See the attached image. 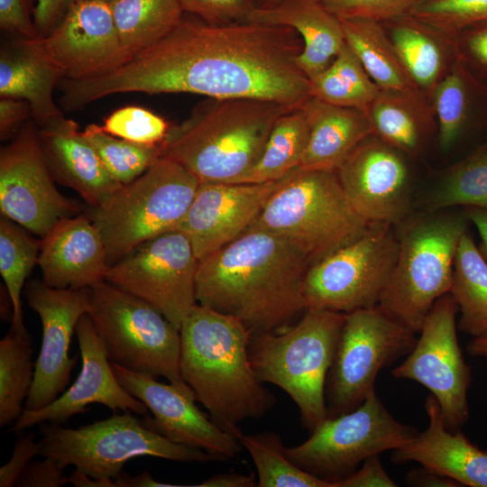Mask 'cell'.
Listing matches in <instances>:
<instances>
[{"label": "cell", "mask_w": 487, "mask_h": 487, "mask_svg": "<svg viewBox=\"0 0 487 487\" xmlns=\"http://www.w3.org/2000/svg\"><path fill=\"white\" fill-rule=\"evenodd\" d=\"M32 117L28 102L14 97H0L1 140L14 138Z\"/></svg>", "instance_id": "cell-51"}, {"label": "cell", "mask_w": 487, "mask_h": 487, "mask_svg": "<svg viewBox=\"0 0 487 487\" xmlns=\"http://www.w3.org/2000/svg\"><path fill=\"white\" fill-rule=\"evenodd\" d=\"M431 97L441 150L448 152L465 137L487 129V85L472 73L458 51Z\"/></svg>", "instance_id": "cell-28"}, {"label": "cell", "mask_w": 487, "mask_h": 487, "mask_svg": "<svg viewBox=\"0 0 487 487\" xmlns=\"http://www.w3.org/2000/svg\"><path fill=\"white\" fill-rule=\"evenodd\" d=\"M24 294L42 326L41 347L24 402V409L36 410L54 401L69 382L77 363V356H69L70 341L78 320L89 310V289H58L31 280Z\"/></svg>", "instance_id": "cell-18"}, {"label": "cell", "mask_w": 487, "mask_h": 487, "mask_svg": "<svg viewBox=\"0 0 487 487\" xmlns=\"http://www.w3.org/2000/svg\"><path fill=\"white\" fill-rule=\"evenodd\" d=\"M83 134L108 173L121 185L137 179L162 157L161 144L135 143L111 135L95 124H88Z\"/></svg>", "instance_id": "cell-41"}, {"label": "cell", "mask_w": 487, "mask_h": 487, "mask_svg": "<svg viewBox=\"0 0 487 487\" xmlns=\"http://www.w3.org/2000/svg\"><path fill=\"white\" fill-rule=\"evenodd\" d=\"M417 339L377 306L347 313L326 383L327 418L359 407L375 391L380 371L408 355Z\"/></svg>", "instance_id": "cell-13"}, {"label": "cell", "mask_w": 487, "mask_h": 487, "mask_svg": "<svg viewBox=\"0 0 487 487\" xmlns=\"http://www.w3.org/2000/svg\"><path fill=\"white\" fill-rule=\"evenodd\" d=\"M54 182L40 145L38 127L28 121L0 151L2 216L44 237L60 219L80 210Z\"/></svg>", "instance_id": "cell-16"}, {"label": "cell", "mask_w": 487, "mask_h": 487, "mask_svg": "<svg viewBox=\"0 0 487 487\" xmlns=\"http://www.w3.org/2000/svg\"><path fill=\"white\" fill-rule=\"evenodd\" d=\"M454 41L467 68L487 85V22L464 29Z\"/></svg>", "instance_id": "cell-46"}, {"label": "cell", "mask_w": 487, "mask_h": 487, "mask_svg": "<svg viewBox=\"0 0 487 487\" xmlns=\"http://www.w3.org/2000/svg\"><path fill=\"white\" fill-rule=\"evenodd\" d=\"M69 483L76 487H115L114 479L93 478L77 469L69 476Z\"/></svg>", "instance_id": "cell-57"}, {"label": "cell", "mask_w": 487, "mask_h": 487, "mask_svg": "<svg viewBox=\"0 0 487 487\" xmlns=\"http://www.w3.org/2000/svg\"><path fill=\"white\" fill-rule=\"evenodd\" d=\"M236 438L253 459L258 487H334L291 462L279 433L244 434L241 431Z\"/></svg>", "instance_id": "cell-39"}, {"label": "cell", "mask_w": 487, "mask_h": 487, "mask_svg": "<svg viewBox=\"0 0 487 487\" xmlns=\"http://www.w3.org/2000/svg\"><path fill=\"white\" fill-rule=\"evenodd\" d=\"M449 293L457 305V328L473 337L487 334V261L470 231L458 244Z\"/></svg>", "instance_id": "cell-33"}, {"label": "cell", "mask_w": 487, "mask_h": 487, "mask_svg": "<svg viewBox=\"0 0 487 487\" xmlns=\"http://www.w3.org/2000/svg\"><path fill=\"white\" fill-rule=\"evenodd\" d=\"M279 180L265 183L200 182L175 230L189 240L198 260L248 230L275 191Z\"/></svg>", "instance_id": "cell-22"}, {"label": "cell", "mask_w": 487, "mask_h": 487, "mask_svg": "<svg viewBox=\"0 0 487 487\" xmlns=\"http://www.w3.org/2000/svg\"><path fill=\"white\" fill-rule=\"evenodd\" d=\"M199 487H253L257 486L254 475L237 473L215 474L195 485Z\"/></svg>", "instance_id": "cell-54"}, {"label": "cell", "mask_w": 487, "mask_h": 487, "mask_svg": "<svg viewBox=\"0 0 487 487\" xmlns=\"http://www.w3.org/2000/svg\"><path fill=\"white\" fill-rule=\"evenodd\" d=\"M469 218L479 233L481 243L478 246L481 253L487 261V209L468 207H464Z\"/></svg>", "instance_id": "cell-56"}, {"label": "cell", "mask_w": 487, "mask_h": 487, "mask_svg": "<svg viewBox=\"0 0 487 487\" xmlns=\"http://www.w3.org/2000/svg\"><path fill=\"white\" fill-rule=\"evenodd\" d=\"M418 434L395 419L373 391L355 409L326 418L308 439L285 451L299 468L338 487L365 459L400 448Z\"/></svg>", "instance_id": "cell-11"}, {"label": "cell", "mask_w": 487, "mask_h": 487, "mask_svg": "<svg viewBox=\"0 0 487 487\" xmlns=\"http://www.w3.org/2000/svg\"><path fill=\"white\" fill-rule=\"evenodd\" d=\"M89 289L87 315L111 363L188 385L180 373V332L147 301L104 280Z\"/></svg>", "instance_id": "cell-10"}, {"label": "cell", "mask_w": 487, "mask_h": 487, "mask_svg": "<svg viewBox=\"0 0 487 487\" xmlns=\"http://www.w3.org/2000/svg\"><path fill=\"white\" fill-rule=\"evenodd\" d=\"M411 15L454 40L464 29L487 22V0H424Z\"/></svg>", "instance_id": "cell-42"}, {"label": "cell", "mask_w": 487, "mask_h": 487, "mask_svg": "<svg viewBox=\"0 0 487 487\" xmlns=\"http://www.w3.org/2000/svg\"><path fill=\"white\" fill-rule=\"evenodd\" d=\"M110 5L129 60L167 36L184 18L179 0H115Z\"/></svg>", "instance_id": "cell-34"}, {"label": "cell", "mask_w": 487, "mask_h": 487, "mask_svg": "<svg viewBox=\"0 0 487 487\" xmlns=\"http://www.w3.org/2000/svg\"><path fill=\"white\" fill-rule=\"evenodd\" d=\"M111 364L120 384L152 412V417L142 419L147 428L173 443L202 449L221 462L239 455L242 446L238 439L198 408L188 385L161 383L151 375Z\"/></svg>", "instance_id": "cell-19"}, {"label": "cell", "mask_w": 487, "mask_h": 487, "mask_svg": "<svg viewBox=\"0 0 487 487\" xmlns=\"http://www.w3.org/2000/svg\"><path fill=\"white\" fill-rule=\"evenodd\" d=\"M390 39L414 84L431 96L456 57L455 41L437 32L412 15L391 22Z\"/></svg>", "instance_id": "cell-30"}, {"label": "cell", "mask_w": 487, "mask_h": 487, "mask_svg": "<svg viewBox=\"0 0 487 487\" xmlns=\"http://www.w3.org/2000/svg\"><path fill=\"white\" fill-rule=\"evenodd\" d=\"M309 80L311 96L365 113L381 92L345 42L329 66Z\"/></svg>", "instance_id": "cell-37"}, {"label": "cell", "mask_w": 487, "mask_h": 487, "mask_svg": "<svg viewBox=\"0 0 487 487\" xmlns=\"http://www.w3.org/2000/svg\"><path fill=\"white\" fill-rule=\"evenodd\" d=\"M39 455L56 460L93 478L115 479L132 458L152 456L175 462L208 463L221 460L202 449L177 444L147 428L132 412L76 429L40 424Z\"/></svg>", "instance_id": "cell-9"}, {"label": "cell", "mask_w": 487, "mask_h": 487, "mask_svg": "<svg viewBox=\"0 0 487 487\" xmlns=\"http://www.w3.org/2000/svg\"><path fill=\"white\" fill-rule=\"evenodd\" d=\"M199 184L182 165L162 156L93 207L90 216L102 235L108 265L145 242L175 230Z\"/></svg>", "instance_id": "cell-8"}, {"label": "cell", "mask_w": 487, "mask_h": 487, "mask_svg": "<svg viewBox=\"0 0 487 487\" xmlns=\"http://www.w3.org/2000/svg\"><path fill=\"white\" fill-rule=\"evenodd\" d=\"M409 486L419 487H457L461 486L455 480L440 474L423 465L411 469L406 475Z\"/></svg>", "instance_id": "cell-53"}, {"label": "cell", "mask_w": 487, "mask_h": 487, "mask_svg": "<svg viewBox=\"0 0 487 487\" xmlns=\"http://www.w3.org/2000/svg\"><path fill=\"white\" fill-rule=\"evenodd\" d=\"M115 487H158V486H179L174 484L164 483L156 481L152 474L145 471L135 476H132L127 473H121L114 479Z\"/></svg>", "instance_id": "cell-55"}, {"label": "cell", "mask_w": 487, "mask_h": 487, "mask_svg": "<svg viewBox=\"0 0 487 487\" xmlns=\"http://www.w3.org/2000/svg\"><path fill=\"white\" fill-rule=\"evenodd\" d=\"M338 20L370 19L387 23L412 14L424 0H318Z\"/></svg>", "instance_id": "cell-44"}, {"label": "cell", "mask_w": 487, "mask_h": 487, "mask_svg": "<svg viewBox=\"0 0 487 487\" xmlns=\"http://www.w3.org/2000/svg\"><path fill=\"white\" fill-rule=\"evenodd\" d=\"M37 263L42 280L58 289H90L109 268L102 235L85 214L60 219L41 238Z\"/></svg>", "instance_id": "cell-23"}, {"label": "cell", "mask_w": 487, "mask_h": 487, "mask_svg": "<svg viewBox=\"0 0 487 487\" xmlns=\"http://www.w3.org/2000/svg\"><path fill=\"white\" fill-rule=\"evenodd\" d=\"M249 21L293 28L303 41L298 65L309 79L329 66L345 42L340 21L318 0H279L255 8Z\"/></svg>", "instance_id": "cell-27"}, {"label": "cell", "mask_w": 487, "mask_h": 487, "mask_svg": "<svg viewBox=\"0 0 487 487\" xmlns=\"http://www.w3.org/2000/svg\"><path fill=\"white\" fill-rule=\"evenodd\" d=\"M32 347L27 329L11 326L0 341V426L5 427L22 415L34 376Z\"/></svg>", "instance_id": "cell-38"}, {"label": "cell", "mask_w": 487, "mask_h": 487, "mask_svg": "<svg viewBox=\"0 0 487 487\" xmlns=\"http://www.w3.org/2000/svg\"><path fill=\"white\" fill-rule=\"evenodd\" d=\"M424 210L474 207L487 209V137L434 182Z\"/></svg>", "instance_id": "cell-36"}, {"label": "cell", "mask_w": 487, "mask_h": 487, "mask_svg": "<svg viewBox=\"0 0 487 487\" xmlns=\"http://www.w3.org/2000/svg\"><path fill=\"white\" fill-rule=\"evenodd\" d=\"M183 12L212 25L249 21L255 6L252 0H179Z\"/></svg>", "instance_id": "cell-45"}, {"label": "cell", "mask_w": 487, "mask_h": 487, "mask_svg": "<svg viewBox=\"0 0 487 487\" xmlns=\"http://www.w3.org/2000/svg\"><path fill=\"white\" fill-rule=\"evenodd\" d=\"M101 126L111 135L145 145L161 144L170 128L163 117L137 106L115 110Z\"/></svg>", "instance_id": "cell-43"}, {"label": "cell", "mask_w": 487, "mask_h": 487, "mask_svg": "<svg viewBox=\"0 0 487 487\" xmlns=\"http://www.w3.org/2000/svg\"><path fill=\"white\" fill-rule=\"evenodd\" d=\"M198 263L188 238L172 230L109 266L105 280L147 301L179 329L198 305Z\"/></svg>", "instance_id": "cell-14"}, {"label": "cell", "mask_w": 487, "mask_h": 487, "mask_svg": "<svg viewBox=\"0 0 487 487\" xmlns=\"http://www.w3.org/2000/svg\"><path fill=\"white\" fill-rule=\"evenodd\" d=\"M379 455L365 459L354 473L338 483V487L397 486L383 468Z\"/></svg>", "instance_id": "cell-50"}, {"label": "cell", "mask_w": 487, "mask_h": 487, "mask_svg": "<svg viewBox=\"0 0 487 487\" xmlns=\"http://www.w3.org/2000/svg\"><path fill=\"white\" fill-rule=\"evenodd\" d=\"M309 135L301 106L283 114L275 123L255 164L235 183L277 181L299 167Z\"/></svg>", "instance_id": "cell-35"}, {"label": "cell", "mask_w": 487, "mask_h": 487, "mask_svg": "<svg viewBox=\"0 0 487 487\" xmlns=\"http://www.w3.org/2000/svg\"><path fill=\"white\" fill-rule=\"evenodd\" d=\"M69 483L65 468L56 460L31 461L18 477V487H60Z\"/></svg>", "instance_id": "cell-49"}, {"label": "cell", "mask_w": 487, "mask_h": 487, "mask_svg": "<svg viewBox=\"0 0 487 487\" xmlns=\"http://www.w3.org/2000/svg\"><path fill=\"white\" fill-rule=\"evenodd\" d=\"M302 49L299 34L289 26L252 21L212 25L183 18L115 70L67 80L63 98L75 111L133 92L260 98L298 107L311 97L310 80L297 60Z\"/></svg>", "instance_id": "cell-1"}, {"label": "cell", "mask_w": 487, "mask_h": 487, "mask_svg": "<svg viewBox=\"0 0 487 487\" xmlns=\"http://www.w3.org/2000/svg\"><path fill=\"white\" fill-rule=\"evenodd\" d=\"M345 315L308 308L288 329L252 335L250 341L249 356L257 377L292 399L309 431L327 418L326 383Z\"/></svg>", "instance_id": "cell-7"}, {"label": "cell", "mask_w": 487, "mask_h": 487, "mask_svg": "<svg viewBox=\"0 0 487 487\" xmlns=\"http://www.w3.org/2000/svg\"><path fill=\"white\" fill-rule=\"evenodd\" d=\"M256 8H266L275 5L279 0H252Z\"/></svg>", "instance_id": "cell-59"}, {"label": "cell", "mask_w": 487, "mask_h": 487, "mask_svg": "<svg viewBox=\"0 0 487 487\" xmlns=\"http://www.w3.org/2000/svg\"><path fill=\"white\" fill-rule=\"evenodd\" d=\"M75 332L82 357L77 380L50 405L36 410L24 409L10 428L11 432L18 434L45 422L60 425L87 411L91 404L104 405L114 413L120 410L147 414V407L118 381L104 344L87 314L80 317Z\"/></svg>", "instance_id": "cell-21"}, {"label": "cell", "mask_w": 487, "mask_h": 487, "mask_svg": "<svg viewBox=\"0 0 487 487\" xmlns=\"http://www.w3.org/2000/svg\"><path fill=\"white\" fill-rule=\"evenodd\" d=\"M458 308L448 292L427 314L419 337L404 362L391 371L397 379L417 381L437 400L446 427L458 431L469 418L468 391L471 368L458 344Z\"/></svg>", "instance_id": "cell-15"}, {"label": "cell", "mask_w": 487, "mask_h": 487, "mask_svg": "<svg viewBox=\"0 0 487 487\" xmlns=\"http://www.w3.org/2000/svg\"><path fill=\"white\" fill-rule=\"evenodd\" d=\"M62 71L45 51L41 38L15 37L0 51V97L25 100L37 126L62 115L53 92Z\"/></svg>", "instance_id": "cell-26"}, {"label": "cell", "mask_w": 487, "mask_h": 487, "mask_svg": "<svg viewBox=\"0 0 487 487\" xmlns=\"http://www.w3.org/2000/svg\"><path fill=\"white\" fill-rule=\"evenodd\" d=\"M38 127L40 145L58 183L96 207L121 186L106 170L78 124L63 114Z\"/></svg>", "instance_id": "cell-24"}, {"label": "cell", "mask_w": 487, "mask_h": 487, "mask_svg": "<svg viewBox=\"0 0 487 487\" xmlns=\"http://www.w3.org/2000/svg\"><path fill=\"white\" fill-rule=\"evenodd\" d=\"M77 1H78V0H77ZM99 1H104V2H106V3L111 4V3H112L113 1H115V0H99Z\"/></svg>", "instance_id": "cell-60"}, {"label": "cell", "mask_w": 487, "mask_h": 487, "mask_svg": "<svg viewBox=\"0 0 487 487\" xmlns=\"http://www.w3.org/2000/svg\"><path fill=\"white\" fill-rule=\"evenodd\" d=\"M309 126L299 167L336 170L353 150L372 133L367 113L311 96L302 106Z\"/></svg>", "instance_id": "cell-29"}, {"label": "cell", "mask_w": 487, "mask_h": 487, "mask_svg": "<svg viewBox=\"0 0 487 487\" xmlns=\"http://www.w3.org/2000/svg\"><path fill=\"white\" fill-rule=\"evenodd\" d=\"M179 332L181 376L217 427L236 437L242 422L274 407L252 366V334L241 320L198 304Z\"/></svg>", "instance_id": "cell-3"}, {"label": "cell", "mask_w": 487, "mask_h": 487, "mask_svg": "<svg viewBox=\"0 0 487 487\" xmlns=\"http://www.w3.org/2000/svg\"><path fill=\"white\" fill-rule=\"evenodd\" d=\"M41 41L66 79L96 78L129 60L117 34L111 5L104 1L78 0Z\"/></svg>", "instance_id": "cell-20"}, {"label": "cell", "mask_w": 487, "mask_h": 487, "mask_svg": "<svg viewBox=\"0 0 487 487\" xmlns=\"http://www.w3.org/2000/svg\"><path fill=\"white\" fill-rule=\"evenodd\" d=\"M428 417L426 430L407 445L391 451L396 464L417 462L461 486L487 487V449L473 445L460 431L448 430L444 423L440 405L430 394L425 401Z\"/></svg>", "instance_id": "cell-25"}, {"label": "cell", "mask_w": 487, "mask_h": 487, "mask_svg": "<svg viewBox=\"0 0 487 487\" xmlns=\"http://www.w3.org/2000/svg\"><path fill=\"white\" fill-rule=\"evenodd\" d=\"M398 250L395 225L371 224L356 240L309 266L304 280L306 308L347 314L377 306Z\"/></svg>", "instance_id": "cell-12"}, {"label": "cell", "mask_w": 487, "mask_h": 487, "mask_svg": "<svg viewBox=\"0 0 487 487\" xmlns=\"http://www.w3.org/2000/svg\"><path fill=\"white\" fill-rule=\"evenodd\" d=\"M10 460L0 468V486L13 487L33 456L39 455L40 442L32 432H20Z\"/></svg>", "instance_id": "cell-48"}, {"label": "cell", "mask_w": 487, "mask_h": 487, "mask_svg": "<svg viewBox=\"0 0 487 487\" xmlns=\"http://www.w3.org/2000/svg\"><path fill=\"white\" fill-rule=\"evenodd\" d=\"M41 241L30 236L15 222L0 219V273L13 303L11 326L26 329L22 312L21 294L25 280L38 262Z\"/></svg>", "instance_id": "cell-40"}, {"label": "cell", "mask_w": 487, "mask_h": 487, "mask_svg": "<svg viewBox=\"0 0 487 487\" xmlns=\"http://www.w3.org/2000/svg\"><path fill=\"white\" fill-rule=\"evenodd\" d=\"M291 108L267 99L206 97L170 126L162 156L200 182L235 183L258 161L275 123Z\"/></svg>", "instance_id": "cell-4"}, {"label": "cell", "mask_w": 487, "mask_h": 487, "mask_svg": "<svg viewBox=\"0 0 487 487\" xmlns=\"http://www.w3.org/2000/svg\"><path fill=\"white\" fill-rule=\"evenodd\" d=\"M339 21L345 43L381 91L426 97L405 70L381 23L361 18Z\"/></svg>", "instance_id": "cell-32"}, {"label": "cell", "mask_w": 487, "mask_h": 487, "mask_svg": "<svg viewBox=\"0 0 487 487\" xmlns=\"http://www.w3.org/2000/svg\"><path fill=\"white\" fill-rule=\"evenodd\" d=\"M466 350L472 356L487 357V334L473 337L467 345Z\"/></svg>", "instance_id": "cell-58"}, {"label": "cell", "mask_w": 487, "mask_h": 487, "mask_svg": "<svg viewBox=\"0 0 487 487\" xmlns=\"http://www.w3.org/2000/svg\"><path fill=\"white\" fill-rule=\"evenodd\" d=\"M77 0H37L34 23L41 38L49 35L63 20Z\"/></svg>", "instance_id": "cell-52"}, {"label": "cell", "mask_w": 487, "mask_h": 487, "mask_svg": "<svg viewBox=\"0 0 487 487\" xmlns=\"http://www.w3.org/2000/svg\"><path fill=\"white\" fill-rule=\"evenodd\" d=\"M309 266L285 239L250 227L198 260L197 301L238 318L252 335L281 332L307 310L304 280Z\"/></svg>", "instance_id": "cell-2"}, {"label": "cell", "mask_w": 487, "mask_h": 487, "mask_svg": "<svg viewBox=\"0 0 487 487\" xmlns=\"http://www.w3.org/2000/svg\"><path fill=\"white\" fill-rule=\"evenodd\" d=\"M406 157L371 133L335 170L350 204L369 224L396 225L413 213V180Z\"/></svg>", "instance_id": "cell-17"}, {"label": "cell", "mask_w": 487, "mask_h": 487, "mask_svg": "<svg viewBox=\"0 0 487 487\" xmlns=\"http://www.w3.org/2000/svg\"><path fill=\"white\" fill-rule=\"evenodd\" d=\"M432 112L426 97L381 90L367 115L373 134L408 157H417L433 133Z\"/></svg>", "instance_id": "cell-31"}, {"label": "cell", "mask_w": 487, "mask_h": 487, "mask_svg": "<svg viewBox=\"0 0 487 487\" xmlns=\"http://www.w3.org/2000/svg\"><path fill=\"white\" fill-rule=\"evenodd\" d=\"M32 0H0L1 30L14 37L39 38Z\"/></svg>", "instance_id": "cell-47"}, {"label": "cell", "mask_w": 487, "mask_h": 487, "mask_svg": "<svg viewBox=\"0 0 487 487\" xmlns=\"http://www.w3.org/2000/svg\"><path fill=\"white\" fill-rule=\"evenodd\" d=\"M471 225L464 207L422 210L396 225L397 260L377 307L418 334L436 301L450 291L456 250Z\"/></svg>", "instance_id": "cell-5"}, {"label": "cell", "mask_w": 487, "mask_h": 487, "mask_svg": "<svg viewBox=\"0 0 487 487\" xmlns=\"http://www.w3.org/2000/svg\"><path fill=\"white\" fill-rule=\"evenodd\" d=\"M370 225L350 204L335 170L298 167L279 180L251 227L285 239L312 265Z\"/></svg>", "instance_id": "cell-6"}]
</instances>
